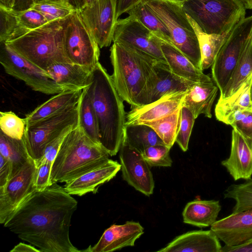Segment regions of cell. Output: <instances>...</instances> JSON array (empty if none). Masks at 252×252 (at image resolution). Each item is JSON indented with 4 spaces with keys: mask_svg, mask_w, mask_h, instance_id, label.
<instances>
[{
    "mask_svg": "<svg viewBox=\"0 0 252 252\" xmlns=\"http://www.w3.org/2000/svg\"><path fill=\"white\" fill-rule=\"evenodd\" d=\"M1 43L0 63L7 74L24 81L33 91L46 94L64 91L46 71L19 56L8 45Z\"/></svg>",
    "mask_w": 252,
    "mask_h": 252,
    "instance_id": "obj_11",
    "label": "cell"
},
{
    "mask_svg": "<svg viewBox=\"0 0 252 252\" xmlns=\"http://www.w3.org/2000/svg\"><path fill=\"white\" fill-rule=\"evenodd\" d=\"M25 118H20L12 111L0 112V131L16 139L23 138L26 128Z\"/></svg>",
    "mask_w": 252,
    "mask_h": 252,
    "instance_id": "obj_40",
    "label": "cell"
},
{
    "mask_svg": "<svg viewBox=\"0 0 252 252\" xmlns=\"http://www.w3.org/2000/svg\"><path fill=\"white\" fill-rule=\"evenodd\" d=\"M67 18L48 22L4 43L19 56L45 71L56 63H72L64 47Z\"/></svg>",
    "mask_w": 252,
    "mask_h": 252,
    "instance_id": "obj_5",
    "label": "cell"
},
{
    "mask_svg": "<svg viewBox=\"0 0 252 252\" xmlns=\"http://www.w3.org/2000/svg\"><path fill=\"white\" fill-rule=\"evenodd\" d=\"M87 89L97 119L100 144L110 156H115L124 139L126 115L124 100L99 62L92 72Z\"/></svg>",
    "mask_w": 252,
    "mask_h": 252,
    "instance_id": "obj_2",
    "label": "cell"
},
{
    "mask_svg": "<svg viewBox=\"0 0 252 252\" xmlns=\"http://www.w3.org/2000/svg\"><path fill=\"white\" fill-rule=\"evenodd\" d=\"M220 239L212 230L191 231L174 238L159 252H220Z\"/></svg>",
    "mask_w": 252,
    "mask_h": 252,
    "instance_id": "obj_22",
    "label": "cell"
},
{
    "mask_svg": "<svg viewBox=\"0 0 252 252\" xmlns=\"http://www.w3.org/2000/svg\"><path fill=\"white\" fill-rule=\"evenodd\" d=\"M52 163L42 160L37 166L34 187L36 190H44L50 186V178Z\"/></svg>",
    "mask_w": 252,
    "mask_h": 252,
    "instance_id": "obj_43",
    "label": "cell"
},
{
    "mask_svg": "<svg viewBox=\"0 0 252 252\" xmlns=\"http://www.w3.org/2000/svg\"><path fill=\"white\" fill-rule=\"evenodd\" d=\"M160 47L168 66L174 74L195 83L213 82L209 76L197 68L173 45L161 40Z\"/></svg>",
    "mask_w": 252,
    "mask_h": 252,
    "instance_id": "obj_24",
    "label": "cell"
},
{
    "mask_svg": "<svg viewBox=\"0 0 252 252\" xmlns=\"http://www.w3.org/2000/svg\"><path fill=\"white\" fill-rule=\"evenodd\" d=\"M251 99H252V81L251 86Z\"/></svg>",
    "mask_w": 252,
    "mask_h": 252,
    "instance_id": "obj_54",
    "label": "cell"
},
{
    "mask_svg": "<svg viewBox=\"0 0 252 252\" xmlns=\"http://www.w3.org/2000/svg\"><path fill=\"white\" fill-rule=\"evenodd\" d=\"M252 32L241 53L239 60L219 99H226L235 93L252 75Z\"/></svg>",
    "mask_w": 252,
    "mask_h": 252,
    "instance_id": "obj_30",
    "label": "cell"
},
{
    "mask_svg": "<svg viewBox=\"0 0 252 252\" xmlns=\"http://www.w3.org/2000/svg\"><path fill=\"white\" fill-rule=\"evenodd\" d=\"M170 149L165 144H157L146 148L142 153L143 158L151 167H170L172 160L170 156Z\"/></svg>",
    "mask_w": 252,
    "mask_h": 252,
    "instance_id": "obj_41",
    "label": "cell"
},
{
    "mask_svg": "<svg viewBox=\"0 0 252 252\" xmlns=\"http://www.w3.org/2000/svg\"><path fill=\"white\" fill-rule=\"evenodd\" d=\"M218 90V87L213 82L195 83L187 91L182 106L188 108L195 119L200 114L211 118Z\"/></svg>",
    "mask_w": 252,
    "mask_h": 252,
    "instance_id": "obj_26",
    "label": "cell"
},
{
    "mask_svg": "<svg viewBox=\"0 0 252 252\" xmlns=\"http://www.w3.org/2000/svg\"><path fill=\"white\" fill-rule=\"evenodd\" d=\"M234 180L251 178L252 149L244 138L233 129L229 157L221 162Z\"/></svg>",
    "mask_w": 252,
    "mask_h": 252,
    "instance_id": "obj_23",
    "label": "cell"
},
{
    "mask_svg": "<svg viewBox=\"0 0 252 252\" xmlns=\"http://www.w3.org/2000/svg\"><path fill=\"white\" fill-rule=\"evenodd\" d=\"M16 0H0V6L9 9H14Z\"/></svg>",
    "mask_w": 252,
    "mask_h": 252,
    "instance_id": "obj_51",
    "label": "cell"
},
{
    "mask_svg": "<svg viewBox=\"0 0 252 252\" xmlns=\"http://www.w3.org/2000/svg\"><path fill=\"white\" fill-rule=\"evenodd\" d=\"M0 13L1 43L16 38L49 22L42 14L31 8L17 10L0 6Z\"/></svg>",
    "mask_w": 252,
    "mask_h": 252,
    "instance_id": "obj_17",
    "label": "cell"
},
{
    "mask_svg": "<svg viewBox=\"0 0 252 252\" xmlns=\"http://www.w3.org/2000/svg\"><path fill=\"white\" fill-rule=\"evenodd\" d=\"M96 0H87L86 5L91 4L94 2Z\"/></svg>",
    "mask_w": 252,
    "mask_h": 252,
    "instance_id": "obj_53",
    "label": "cell"
},
{
    "mask_svg": "<svg viewBox=\"0 0 252 252\" xmlns=\"http://www.w3.org/2000/svg\"><path fill=\"white\" fill-rule=\"evenodd\" d=\"M195 120L192 112L188 108L182 106L180 124L175 142L184 152L188 149L189 142Z\"/></svg>",
    "mask_w": 252,
    "mask_h": 252,
    "instance_id": "obj_42",
    "label": "cell"
},
{
    "mask_svg": "<svg viewBox=\"0 0 252 252\" xmlns=\"http://www.w3.org/2000/svg\"><path fill=\"white\" fill-rule=\"evenodd\" d=\"M82 90H66L55 94L26 115L27 125L77 104Z\"/></svg>",
    "mask_w": 252,
    "mask_h": 252,
    "instance_id": "obj_28",
    "label": "cell"
},
{
    "mask_svg": "<svg viewBox=\"0 0 252 252\" xmlns=\"http://www.w3.org/2000/svg\"><path fill=\"white\" fill-rule=\"evenodd\" d=\"M121 168L120 163L109 158L97 167L66 182L64 188L71 195L82 196L91 192L96 193L98 188L112 179Z\"/></svg>",
    "mask_w": 252,
    "mask_h": 252,
    "instance_id": "obj_21",
    "label": "cell"
},
{
    "mask_svg": "<svg viewBox=\"0 0 252 252\" xmlns=\"http://www.w3.org/2000/svg\"><path fill=\"white\" fill-rule=\"evenodd\" d=\"M126 13L140 21L160 40L171 44L167 28L142 0Z\"/></svg>",
    "mask_w": 252,
    "mask_h": 252,
    "instance_id": "obj_35",
    "label": "cell"
},
{
    "mask_svg": "<svg viewBox=\"0 0 252 252\" xmlns=\"http://www.w3.org/2000/svg\"><path fill=\"white\" fill-rule=\"evenodd\" d=\"M247 9H252V0H242Z\"/></svg>",
    "mask_w": 252,
    "mask_h": 252,
    "instance_id": "obj_52",
    "label": "cell"
},
{
    "mask_svg": "<svg viewBox=\"0 0 252 252\" xmlns=\"http://www.w3.org/2000/svg\"><path fill=\"white\" fill-rule=\"evenodd\" d=\"M79 12L99 48L109 46L117 21L115 0H97Z\"/></svg>",
    "mask_w": 252,
    "mask_h": 252,
    "instance_id": "obj_14",
    "label": "cell"
},
{
    "mask_svg": "<svg viewBox=\"0 0 252 252\" xmlns=\"http://www.w3.org/2000/svg\"><path fill=\"white\" fill-rule=\"evenodd\" d=\"M42 0H52L63 2L69 4L76 10L78 11H80L85 7L87 3V0H33V1L34 3H35Z\"/></svg>",
    "mask_w": 252,
    "mask_h": 252,
    "instance_id": "obj_48",
    "label": "cell"
},
{
    "mask_svg": "<svg viewBox=\"0 0 252 252\" xmlns=\"http://www.w3.org/2000/svg\"><path fill=\"white\" fill-rule=\"evenodd\" d=\"M64 47L72 63L83 66L92 72L99 63L100 48L78 11L67 19Z\"/></svg>",
    "mask_w": 252,
    "mask_h": 252,
    "instance_id": "obj_9",
    "label": "cell"
},
{
    "mask_svg": "<svg viewBox=\"0 0 252 252\" xmlns=\"http://www.w3.org/2000/svg\"><path fill=\"white\" fill-rule=\"evenodd\" d=\"M222 123L230 125L239 133L252 149V109L235 111L228 115Z\"/></svg>",
    "mask_w": 252,
    "mask_h": 252,
    "instance_id": "obj_38",
    "label": "cell"
},
{
    "mask_svg": "<svg viewBox=\"0 0 252 252\" xmlns=\"http://www.w3.org/2000/svg\"><path fill=\"white\" fill-rule=\"evenodd\" d=\"M142 0H115L116 1V18H118L124 13L133 8Z\"/></svg>",
    "mask_w": 252,
    "mask_h": 252,
    "instance_id": "obj_46",
    "label": "cell"
},
{
    "mask_svg": "<svg viewBox=\"0 0 252 252\" xmlns=\"http://www.w3.org/2000/svg\"><path fill=\"white\" fill-rule=\"evenodd\" d=\"M220 252H252V240L238 246L230 247L224 245L222 247Z\"/></svg>",
    "mask_w": 252,
    "mask_h": 252,
    "instance_id": "obj_47",
    "label": "cell"
},
{
    "mask_svg": "<svg viewBox=\"0 0 252 252\" xmlns=\"http://www.w3.org/2000/svg\"><path fill=\"white\" fill-rule=\"evenodd\" d=\"M252 32V15L235 26L218 53L212 65V74L220 92L230 79Z\"/></svg>",
    "mask_w": 252,
    "mask_h": 252,
    "instance_id": "obj_10",
    "label": "cell"
},
{
    "mask_svg": "<svg viewBox=\"0 0 252 252\" xmlns=\"http://www.w3.org/2000/svg\"><path fill=\"white\" fill-rule=\"evenodd\" d=\"M77 201L57 183L34 190L4 223V226L41 252H80L69 238Z\"/></svg>",
    "mask_w": 252,
    "mask_h": 252,
    "instance_id": "obj_1",
    "label": "cell"
},
{
    "mask_svg": "<svg viewBox=\"0 0 252 252\" xmlns=\"http://www.w3.org/2000/svg\"><path fill=\"white\" fill-rule=\"evenodd\" d=\"M124 139L141 153L150 146L164 144L155 131L146 124L125 126Z\"/></svg>",
    "mask_w": 252,
    "mask_h": 252,
    "instance_id": "obj_32",
    "label": "cell"
},
{
    "mask_svg": "<svg viewBox=\"0 0 252 252\" xmlns=\"http://www.w3.org/2000/svg\"><path fill=\"white\" fill-rule=\"evenodd\" d=\"M0 155L11 163V178L30 158L23 138L16 139L11 138L1 131H0Z\"/></svg>",
    "mask_w": 252,
    "mask_h": 252,
    "instance_id": "obj_34",
    "label": "cell"
},
{
    "mask_svg": "<svg viewBox=\"0 0 252 252\" xmlns=\"http://www.w3.org/2000/svg\"><path fill=\"white\" fill-rule=\"evenodd\" d=\"M37 167L30 157L3 187L0 188V223L4 224L20 204L34 190Z\"/></svg>",
    "mask_w": 252,
    "mask_h": 252,
    "instance_id": "obj_13",
    "label": "cell"
},
{
    "mask_svg": "<svg viewBox=\"0 0 252 252\" xmlns=\"http://www.w3.org/2000/svg\"><path fill=\"white\" fill-rule=\"evenodd\" d=\"M30 8L42 14L48 22L66 18L77 11L66 3L52 0L38 1Z\"/></svg>",
    "mask_w": 252,
    "mask_h": 252,
    "instance_id": "obj_39",
    "label": "cell"
},
{
    "mask_svg": "<svg viewBox=\"0 0 252 252\" xmlns=\"http://www.w3.org/2000/svg\"><path fill=\"white\" fill-rule=\"evenodd\" d=\"M78 126L94 142L101 145L97 119L87 87L82 91L78 103Z\"/></svg>",
    "mask_w": 252,
    "mask_h": 252,
    "instance_id": "obj_33",
    "label": "cell"
},
{
    "mask_svg": "<svg viewBox=\"0 0 252 252\" xmlns=\"http://www.w3.org/2000/svg\"><path fill=\"white\" fill-rule=\"evenodd\" d=\"M181 107L168 116L146 124L155 131L164 144L170 149L176 141L179 129Z\"/></svg>",
    "mask_w": 252,
    "mask_h": 252,
    "instance_id": "obj_36",
    "label": "cell"
},
{
    "mask_svg": "<svg viewBox=\"0 0 252 252\" xmlns=\"http://www.w3.org/2000/svg\"><path fill=\"white\" fill-rule=\"evenodd\" d=\"M195 83L174 74L167 64L156 62L148 78L141 105L171 93L187 92Z\"/></svg>",
    "mask_w": 252,
    "mask_h": 252,
    "instance_id": "obj_16",
    "label": "cell"
},
{
    "mask_svg": "<svg viewBox=\"0 0 252 252\" xmlns=\"http://www.w3.org/2000/svg\"><path fill=\"white\" fill-rule=\"evenodd\" d=\"M78 126V104L26 125L23 137L29 157L36 167L49 143L71 126Z\"/></svg>",
    "mask_w": 252,
    "mask_h": 252,
    "instance_id": "obj_8",
    "label": "cell"
},
{
    "mask_svg": "<svg viewBox=\"0 0 252 252\" xmlns=\"http://www.w3.org/2000/svg\"><path fill=\"white\" fill-rule=\"evenodd\" d=\"M12 173L10 161L0 155V188L4 187L10 179Z\"/></svg>",
    "mask_w": 252,
    "mask_h": 252,
    "instance_id": "obj_45",
    "label": "cell"
},
{
    "mask_svg": "<svg viewBox=\"0 0 252 252\" xmlns=\"http://www.w3.org/2000/svg\"><path fill=\"white\" fill-rule=\"evenodd\" d=\"M113 41L134 49L158 62L167 64L161 49V40L132 16L117 20Z\"/></svg>",
    "mask_w": 252,
    "mask_h": 252,
    "instance_id": "obj_12",
    "label": "cell"
},
{
    "mask_svg": "<svg viewBox=\"0 0 252 252\" xmlns=\"http://www.w3.org/2000/svg\"><path fill=\"white\" fill-rule=\"evenodd\" d=\"M252 75L241 88L229 97L219 99L215 106V114L217 120L222 122L231 113L244 109H252L251 86Z\"/></svg>",
    "mask_w": 252,
    "mask_h": 252,
    "instance_id": "obj_31",
    "label": "cell"
},
{
    "mask_svg": "<svg viewBox=\"0 0 252 252\" xmlns=\"http://www.w3.org/2000/svg\"><path fill=\"white\" fill-rule=\"evenodd\" d=\"M207 33L231 31L245 18L246 7L242 0H174Z\"/></svg>",
    "mask_w": 252,
    "mask_h": 252,
    "instance_id": "obj_6",
    "label": "cell"
},
{
    "mask_svg": "<svg viewBox=\"0 0 252 252\" xmlns=\"http://www.w3.org/2000/svg\"><path fill=\"white\" fill-rule=\"evenodd\" d=\"M119 154L123 179L136 190L149 196L153 193L155 182L150 166L142 153L123 139Z\"/></svg>",
    "mask_w": 252,
    "mask_h": 252,
    "instance_id": "obj_15",
    "label": "cell"
},
{
    "mask_svg": "<svg viewBox=\"0 0 252 252\" xmlns=\"http://www.w3.org/2000/svg\"><path fill=\"white\" fill-rule=\"evenodd\" d=\"M223 194L225 198H231L235 201L233 213L252 209V179L246 180L242 184L230 185Z\"/></svg>",
    "mask_w": 252,
    "mask_h": 252,
    "instance_id": "obj_37",
    "label": "cell"
},
{
    "mask_svg": "<svg viewBox=\"0 0 252 252\" xmlns=\"http://www.w3.org/2000/svg\"><path fill=\"white\" fill-rule=\"evenodd\" d=\"M143 233L144 228L138 222L127 221L123 224H113L104 231L94 246H90L81 252H109L133 246Z\"/></svg>",
    "mask_w": 252,
    "mask_h": 252,
    "instance_id": "obj_20",
    "label": "cell"
},
{
    "mask_svg": "<svg viewBox=\"0 0 252 252\" xmlns=\"http://www.w3.org/2000/svg\"><path fill=\"white\" fill-rule=\"evenodd\" d=\"M33 3V0H16L14 9L17 10L27 9L30 8Z\"/></svg>",
    "mask_w": 252,
    "mask_h": 252,
    "instance_id": "obj_50",
    "label": "cell"
},
{
    "mask_svg": "<svg viewBox=\"0 0 252 252\" xmlns=\"http://www.w3.org/2000/svg\"><path fill=\"white\" fill-rule=\"evenodd\" d=\"M46 72L63 90H83L89 85L92 72L81 65L64 63L54 64Z\"/></svg>",
    "mask_w": 252,
    "mask_h": 252,
    "instance_id": "obj_25",
    "label": "cell"
},
{
    "mask_svg": "<svg viewBox=\"0 0 252 252\" xmlns=\"http://www.w3.org/2000/svg\"><path fill=\"white\" fill-rule=\"evenodd\" d=\"M221 208L219 200H193L188 203L183 210V221L199 227L211 226L217 221Z\"/></svg>",
    "mask_w": 252,
    "mask_h": 252,
    "instance_id": "obj_27",
    "label": "cell"
},
{
    "mask_svg": "<svg viewBox=\"0 0 252 252\" xmlns=\"http://www.w3.org/2000/svg\"><path fill=\"white\" fill-rule=\"evenodd\" d=\"M169 31L171 44L197 68L201 57L195 31L181 6L174 0H142Z\"/></svg>",
    "mask_w": 252,
    "mask_h": 252,
    "instance_id": "obj_7",
    "label": "cell"
},
{
    "mask_svg": "<svg viewBox=\"0 0 252 252\" xmlns=\"http://www.w3.org/2000/svg\"><path fill=\"white\" fill-rule=\"evenodd\" d=\"M186 92L171 93L151 103L131 107L126 116L125 126L146 124L170 115L182 106Z\"/></svg>",
    "mask_w": 252,
    "mask_h": 252,
    "instance_id": "obj_19",
    "label": "cell"
},
{
    "mask_svg": "<svg viewBox=\"0 0 252 252\" xmlns=\"http://www.w3.org/2000/svg\"><path fill=\"white\" fill-rule=\"evenodd\" d=\"M78 126H71L67 128L57 137L49 143L46 147L44 156L41 160H46L53 163L65 136L70 130Z\"/></svg>",
    "mask_w": 252,
    "mask_h": 252,
    "instance_id": "obj_44",
    "label": "cell"
},
{
    "mask_svg": "<svg viewBox=\"0 0 252 252\" xmlns=\"http://www.w3.org/2000/svg\"><path fill=\"white\" fill-rule=\"evenodd\" d=\"M210 229L226 246L245 244L252 240V209L232 213L217 220Z\"/></svg>",
    "mask_w": 252,
    "mask_h": 252,
    "instance_id": "obj_18",
    "label": "cell"
},
{
    "mask_svg": "<svg viewBox=\"0 0 252 252\" xmlns=\"http://www.w3.org/2000/svg\"></svg>",
    "mask_w": 252,
    "mask_h": 252,
    "instance_id": "obj_55",
    "label": "cell"
},
{
    "mask_svg": "<svg viewBox=\"0 0 252 252\" xmlns=\"http://www.w3.org/2000/svg\"><path fill=\"white\" fill-rule=\"evenodd\" d=\"M187 16L198 39L201 53V69L203 71L212 65L232 30L222 34L207 33L201 30L190 17L187 14Z\"/></svg>",
    "mask_w": 252,
    "mask_h": 252,
    "instance_id": "obj_29",
    "label": "cell"
},
{
    "mask_svg": "<svg viewBox=\"0 0 252 252\" xmlns=\"http://www.w3.org/2000/svg\"><path fill=\"white\" fill-rule=\"evenodd\" d=\"M114 86L131 107L141 105L149 76L156 62L148 55L122 44L113 42L110 56Z\"/></svg>",
    "mask_w": 252,
    "mask_h": 252,
    "instance_id": "obj_4",
    "label": "cell"
},
{
    "mask_svg": "<svg viewBox=\"0 0 252 252\" xmlns=\"http://www.w3.org/2000/svg\"><path fill=\"white\" fill-rule=\"evenodd\" d=\"M10 252H41V251L35 248L32 245L26 244L24 243H20L16 245Z\"/></svg>",
    "mask_w": 252,
    "mask_h": 252,
    "instance_id": "obj_49",
    "label": "cell"
},
{
    "mask_svg": "<svg viewBox=\"0 0 252 252\" xmlns=\"http://www.w3.org/2000/svg\"><path fill=\"white\" fill-rule=\"evenodd\" d=\"M109 154L78 126L65 136L53 162L50 183L70 181L97 167Z\"/></svg>",
    "mask_w": 252,
    "mask_h": 252,
    "instance_id": "obj_3",
    "label": "cell"
}]
</instances>
